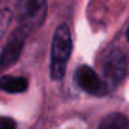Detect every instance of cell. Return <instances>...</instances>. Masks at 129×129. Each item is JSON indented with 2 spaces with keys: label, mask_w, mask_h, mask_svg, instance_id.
I'll return each mask as SVG.
<instances>
[{
  "label": "cell",
  "mask_w": 129,
  "mask_h": 129,
  "mask_svg": "<svg viewBox=\"0 0 129 129\" xmlns=\"http://www.w3.org/2000/svg\"><path fill=\"white\" fill-rule=\"evenodd\" d=\"M72 52V38L67 24L57 27L53 34L51 46V77L54 81H59L64 77L67 62Z\"/></svg>",
  "instance_id": "obj_1"
},
{
  "label": "cell",
  "mask_w": 129,
  "mask_h": 129,
  "mask_svg": "<svg viewBox=\"0 0 129 129\" xmlns=\"http://www.w3.org/2000/svg\"><path fill=\"white\" fill-rule=\"evenodd\" d=\"M47 15V0H18L17 18L18 27L29 33L38 29Z\"/></svg>",
  "instance_id": "obj_2"
},
{
  "label": "cell",
  "mask_w": 129,
  "mask_h": 129,
  "mask_svg": "<svg viewBox=\"0 0 129 129\" xmlns=\"http://www.w3.org/2000/svg\"><path fill=\"white\" fill-rule=\"evenodd\" d=\"M103 74L109 87L125 79L129 75V53L123 49L111 51L103 63Z\"/></svg>",
  "instance_id": "obj_3"
},
{
  "label": "cell",
  "mask_w": 129,
  "mask_h": 129,
  "mask_svg": "<svg viewBox=\"0 0 129 129\" xmlns=\"http://www.w3.org/2000/svg\"><path fill=\"white\" fill-rule=\"evenodd\" d=\"M75 81L77 86L85 92L94 96H105L110 87L106 81H103L100 76L90 66H80L75 72Z\"/></svg>",
  "instance_id": "obj_4"
},
{
  "label": "cell",
  "mask_w": 129,
  "mask_h": 129,
  "mask_svg": "<svg viewBox=\"0 0 129 129\" xmlns=\"http://www.w3.org/2000/svg\"><path fill=\"white\" fill-rule=\"evenodd\" d=\"M28 36H29V32L25 30L24 28L17 27L14 29L9 41L3 48V52L0 53V74L4 72L10 66H13L18 61Z\"/></svg>",
  "instance_id": "obj_5"
},
{
  "label": "cell",
  "mask_w": 129,
  "mask_h": 129,
  "mask_svg": "<svg viewBox=\"0 0 129 129\" xmlns=\"http://www.w3.org/2000/svg\"><path fill=\"white\" fill-rule=\"evenodd\" d=\"M0 89L9 94H22L28 89V81L24 77L5 75L0 77Z\"/></svg>",
  "instance_id": "obj_6"
},
{
  "label": "cell",
  "mask_w": 129,
  "mask_h": 129,
  "mask_svg": "<svg viewBox=\"0 0 129 129\" xmlns=\"http://www.w3.org/2000/svg\"><path fill=\"white\" fill-rule=\"evenodd\" d=\"M98 129H129V118L121 113H111L100 121Z\"/></svg>",
  "instance_id": "obj_7"
},
{
  "label": "cell",
  "mask_w": 129,
  "mask_h": 129,
  "mask_svg": "<svg viewBox=\"0 0 129 129\" xmlns=\"http://www.w3.org/2000/svg\"><path fill=\"white\" fill-rule=\"evenodd\" d=\"M0 129H17V123L12 118L0 116Z\"/></svg>",
  "instance_id": "obj_8"
},
{
  "label": "cell",
  "mask_w": 129,
  "mask_h": 129,
  "mask_svg": "<svg viewBox=\"0 0 129 129\" xmlns=\"http://www.w3.org/2000/svg\"><path fill=\"white\" fill-rule=\"evenodd\" d=\"M126 39L129 41V28H128V30H126Z\"/></svg>",
  "instance_id": "obj_9"
}]
</instances>
